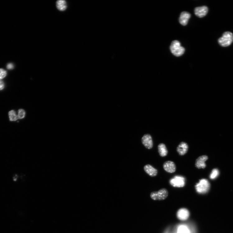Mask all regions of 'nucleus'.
<instances>
[{"label":"nucleus","instance_id":"19","mask_svg":"<svg viewBox=\"0 0 233 233\" xmlns=\"http://www.w3.org/2000/svg\"><path fill=\"white\" fill-rule=\"evenodd\" d=\"M26 115V112L25 110L22 109H20L18 111V119H22L25 117Z\"/></svg>","mask_w":233,"mask_h":233},{"label":"nucleus","instance_id":"14","mask_svg":"<svg viewBox=\"0 0 233 233\" xmlns=\"http://www.w3.org/2000/svg\"><path fill=\"white\" fill-rule=\"evenodd\" d=\"M158 149L159 154L161 156L164 157L167 155L168 151L164 143H160L158 146Z\"/></svg>","mask_w":233,"mask_h":233},{"label":"nucleus","instance_id":"7","mask_svg":"<svg viewBox=\"0 0 233 233\" xmlns=\"http://www.w3.org/2000/svg\"><path fill=\"white\" fill-rule=\"evenodd\" d=\"M208 156L207 155H203L199 157L196 160V167L198 169H204L207 166L205 162L208 159Z\"/></svg>","mask_w":233,"mask_h":233},{"label":"nucleus","instance_id":"22","mask_svg":"<svg viewBox=\"0 0 233 233\" xmlns=\"http://www.w3.org/2000/svg\"><path fill=\"white\" fill-rule=\"evenodd\" d=\"M7 69H11L13 68V66L12 64L11 63H10V64H8V65L7 66Z\"/></svg>","mask_w":233,"mask_h":233},{"label":"nucleus","instance_id":"20","mask_svg":"<svg viewBox=\"0 0 233 233\" xmlns=\"http://www.w3.org/2000/svg\"><path fill=\"white\" fill-rule=\"evenodd\" d=\"M6 75V71L3 69H0V80L5 77Z\"/></svg>","mask_w":233,"mask_h":233},{"label":"nucleus","instance_id":"1","mask_svg":"<svg viewBox=\"0 0 233 233\" xmlns=\"http://www.w3.org/2000/svg\"><path fill=\"white\" fill-rule=\"evenodd\" d=\"M195 187L198 193L204 194L210 190L211 184L207 180L203 179L199 180V182L196 184Z\"/></svg>","mask_w":233,"mask_h":233},{"label":"nucleus","instance_id":"16","mask_svg":"<svg viewBox=\"0 0 233 233\" xmlns=\"http://www.w3.org/2000/svg\"><path fill=\"white\" fill-rule=\"evenodd\" d=\"M9 114L10 121H16L18 119V116L16 114L15 112L13 110L10 111Z\"/></svg>","mask_w":233,"mask_h":233},{"label":"nucleus","instance_id":"17","mask_svg":"<svg viewBox=\"0 0 233 233\" xmlns=\"http://www.w3.org/2000/svg\"><path fill=\"white\" fill-rule=\"evenodd\" d=\"M219 174V170L217 169H214L212 171L210 175V178L211 179H216Z\"/></svg>","mask_w":233,"mask_h":233},{"label":"nucleus","instance_id":"15","mask_svg":"<svg viewBox=\"0 0 233 233\" xmlns=\"http://www.w3.org/2000/svg\"><path fill=\"white\" fill-rule=\"evenodd\" d=\"M56 6L59 11H64L67 9V3L64 0H58L56 2Z\"/></svg>","mask_w":233,"mask_h":233},{"label":"nucleus","instance_id":"12","mask_svg":"<svg viewBox=\"0 0 233 233\" xmlns=\"http://www.w3.org/2000/svg\"><path fill=\"white\" fill-rule=\"evenodd\" d=\"M190 17L191 14L188 12H183L181 13L179 18L181 25L184 26H186Z\"/></svg>","mask_w":233,"mask_h":233},{"label":"nucleus","instance_id":"18","mask_svg":"<svg viewBox=\"0 0 233 233\" xmlns=\"http://www.w3.org/2000/svg\"><path fill=\"white\" fill-rule=\"evenodd\" d=\"M188 228L185 226H181L178 229V233H189Z\"/></svg>","mask_w":233,"mask_h":233},{"label":"nucleus","instance_id":"8","mask_svg":"<svg viewBox=\"0 0 233 233\" xmlns=\"http://www.w3.org/2000/svg\"><path fill=\"white\" fill-rule=\"evenodd\" d=\"M189 146L187 142H181L176 148V151L181 156L186 155L188 151Z\"/></svg>","mask_w":233,"mask_h":233},{"label":"nucleus","instance_id":"5","mask_svg":"<svg viewBox=\"0 0 233 233\" xmlns=\"http://www.w3.org/2000/svg\"><path fill=\"white\" fill-rule=\"evenodd\" d=\"M170 183L172 186L175 187L182 188L185 184L184 179L180 176H175L170 179Z\"/></svg>","mask_w":233,"mask_h":233},{"label":"nucleus","instance_id":"3","mask_svg":"<svg viewBox=\"0 0 233 233\" xmlns=\"http://www.w3.org/2000/svg\"><path fill=\"white\" fill-rule=\"evenodd\" d=\"M233 41V35L231 32L226 31L225 32L222 37L218 40L219 44L222 47H226L229 46Z\"/></svg>","mask_w":233,"mask_h":233},{"label":"nucleus","instance_id":"11","mask_svg":"<svg viewBox=\"0 0 233 233\" xmlns=\"http://www.w3.org/2000/svg\"><path fill=\"white\" fill-rule=\"evenodd\" d=\"M208 12V7L205 6L196 7L194 11L196 15L200 18L205 16Z\"/></svg>","mask_w":233,"mask_h":233},{"label":"nucleus","instance_id":"4","mask_svg":"<svg viewBox=\"0 0 233 233\" xmlns=\"http://www.w3.org/2000/svg\"><path fill=\"white\" fill-rule=\"evenodd\" d=\"M168 195V192L166 189L163 188L158 191L151 193L150 197L155 200H162L165 199Z\"/></svg>","mask_w":233,"mask_h":233},{"label":"nucleus","instance_id":"2","mask_svg":"<svg viewBox=\"0 0 233 233\" xmlns=\"http://www.w3.org/2000/svg\"><path fill=\"white\" fill-rule=\"evenodd\" d=\"M170 50L172 53L176 57H180L185 51L184 48L181 46L180 42L177 40L172 42L170 46Z\"/></svg>","mask_w":233,"mask_h":233},{"label":"nucleus","instance_id":"10","mask_svg":"<svg viewBox=\"0 0 233 233\" xmlns=\"http://www.w3.org/2000/svg\"><path fill=\"white\" fill-rule=\"evenodd\" d=\"M190 213L189 211L186 208L180 209L177 213L178 218L181 221H185L189 217Z\"/></svg>","mask_w":233,"mask_h":233},{"label":"nucleus","instance_id":"21","mask_svg":"<svg viewBox=\"0 0 233 233\" xmlns=\"http://www.w3.org/2000/svg\"><path fill=\"white\" fill-rule=\"evenodd\" d=\"M4 87V85L3 82L0 80V90H2Z\"/></svg>","mask_w":233,"mask_h":233},{"label":"nucleus","instance_id":"13","mask_svg":"<svg viewBox=\"0 0 233 233\" xmlns=\"http://www.w3.org/2000/svg\"><path fill=\"white\" fill-rule=\"evenodd\" d=\"M144 171L150 176L155 177L158 174V170L156 168L150 165H147L144 167Z\"/></svg>","mask_w":233,"mask_h":233},{"label":"nucleus","instance_id":"9","mask_svg":"<svg viewBox=\"0 0 233 233\" xmlns=\"http://www.w3.org/2000/svg\"><path fill=\"white\" fill-rule=\"evenodd\" d=\"M164 170L167 172L172 173L176 170V166L175 163L171 161H168L163 164Z\"/></svg>","mask_w":233,"mask_h":233},{"label":"nucleus","instance_id":"6","mask_svg":"<svg viewBox=\"0 0 233 233\" xmlns=\"http://www.w3.org/2000/svg\"><path fill=\"white\" fill-rule=\"evenodd\" d=\"M142 143L147 149H150L153 146V141L151 136L149 134L144 135L142 138Z\"/></svg>","mask_w":233,"mask_h":233}]
</instances>
